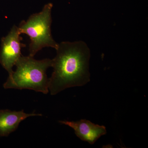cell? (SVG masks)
Here are the masks:
<instances>
[{
  "mask_svg": "<svg viewBox=\"0 0 148 148\" xmlns=\"http://www.w3.org/2000/svg\"><path fill=\"white\" fill-rule=\"evenodd\" d=\"M52 59L53 72L49 78V90L55 95L69 88L83 86L90 81V51L82 41L58 44Z\"/></svg>",
  "mask_w": 148,
  "mask_h": 148,
  "instance_id": "6da1fadb",
  "label": "cell"
},
{
  "mask_svg": "<svg viewBox=\"0 0 148 148\" xmlns=\"http://www.w3.org/2000/svg\"><path fill=\"white\" fill-rule=\"evenodd\" d=\"M52 60H36L34 57L21 56L16 62L15 71L9 75L3 84L5 89H28L47 94L49 78L46 71L51 67Z\"/></svg>",
  "mask_w": 148,
  "mask_h": 148,
  "instance_id": "7a4b0ae2",
  "label": "cell"
},
{
  "mask_svg": "<svg viewBox=\"0 0 148 148\" xmlns=\"http://www.w3.org/2000/svg\"><path fill=\"white\" fill-rule=\"evenodd\" d=\"M53 5L47 4L41 11L33 14L27 21H21L18 27L21 34L29 37V56H34L43 48L50 47L56 49L58 43L53 39L51 33V10Z\"/></svg>",
  "mask_w": 148,
  "mask_h": 148,
  "instance_id": "3957f363",
  "label": "cell"
},
{
  "mask_svg": "<svg viewBox=\"0 0 148 148\" xmlns=\"http://www.w3.org/2000/svg\"><path fill=\"white\" fill-rule=\"evenodd\" d=\"M22 38L18 27L14 25L10 32L1 40L0 64L10 75L12 68L21 56V49L26 45L21 42Z\"/></svg>",
  "mask_w": 148,
  "mask_h": 148,
  "instance_id": "277c9868",
  "label": "cell"
},
{
  "mask_svg": "<svg viewBox=\"0 0 148 148\" xmlns=\"http://www.w3.org/2000/svg\"><path fill=\"white\" fill-rule=\"evenodd\" d=\"M59 122L72 127L77 137L90 145L94 144L101 136L107 133L105 126L94 124L86 119L77 121H60Z\"/></svg>",
  "mask_w": 148,
  "mask_h": 148,
  "instance_id": "5b68a950",
  "label": "cell"
},
{
  "mask_svg": "<svg viewBox=\"0 0 148 148\" xmlns=\"http://www.w3.org/2000/svg\"><path fill=\"white\" fill-rule=\"evenodd\" d=\"M41 116L40 114H27L24 111L0 110V136L7 137L18 128L21 121L30 116Z\"/></svg>",
  "mask_w": 148,
  "mask_h": 148,
  "instance_id": "8992f818",
  "label": "cell"
}]
</instances>
